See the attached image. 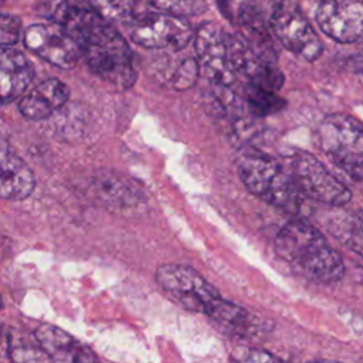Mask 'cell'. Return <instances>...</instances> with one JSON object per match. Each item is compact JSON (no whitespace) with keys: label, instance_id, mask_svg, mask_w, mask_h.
<instances>
[{"label":"cell","instance_id":"obj_1","mask_svg":"<svg viewBox=\"0 0 363 363\" xmlns=\"http://www.w3.org/2000/svg\"><path fill=\"white\" fill-rule=\"evenodd\" d=\"M57 23L72 35L85 62L102 81L121 91L135 84L132 51L109 20L92 9L64 6L58 11Z\"/></svg>","mask_w":363,"mask_h":363},{"label":"cell","instance_id":"obj_2","mask_svg":"<svg viewBox=\"0 0 363 363\" xmlns=\"http://www.w3.org/2000/svg\"><path fill=\"white\" fill-rule=\"evenodd\" d=\"M275 252L295 271L319 284H335L345 275L340 254L318 228L305 220L286 223L275 238Z\"/></svg>","mask_w":363,"mask_h":363},{"label":"cell","instance_id":"obj_3","mask_svg":"<svg viewBox=\"0 0 363 363\" xmlns=\"http://www.w3.org/2000/svg\"><path fill=\"white\" fill-rule=\"evenodd\" d=\"M238 176L244 186L264 201L288 213L302 207V193L291 172L274 157L262 153H247L237 162Z\"/></svg>","mask_w":363,"mask_h":363},{"label":"cell","instance_id":"obj_4","mask_svg":"<svg viewBox=\"0 0 363 363\" xmlns=\"http://www.w3.org/2000/svg\"><path fill=\"white\" fill-rule=\"evenodd\" d=\"M162 291L182 308L208 313L221 299L218 291L196 269L182 264H163L155 274Z\"/></svg>","mask_w":363,"mask_h":363},{"label":"cell","instance_id":"obj_5","mask_svg":"<svg viewBox=\"0 0 363 363\" xmlns=\"http://www.w3.org/2000/svg\"><path fill=\"white\" fill-rule=\"evenodd\" d=\"M269 28L279 43L306 61L320 57L323 45L302 11L288 0H278L269 17Z\"/></svg>","mask_w":363,"mask_h":363},{"label":"cell","instance_id":"obj_6","mask_svg":"<svg viewBox=\"0 0 363 363\" xmlns=\"http://www.w3.org/2000/svg\"><path fill=\"white\" fill-rule=\"evenodd\" d=\"M291 174L301 193L319 203L343 206L352 199L349 187L308 152H296L291 157Z\"/></svg>","mask_w":363,"mask_h":363},{"label":"cell","instance_id":"obj_7","mask_svg":"<svg viewBox=\"0 0 363 363\" xmlns=\"http://www.w3.org/2000/svg\"><path fill=\"white\" fill-rule=\"evenodd\" d=\"M133 43L145 48L180 51L194 38L191 26L182 17L169 13H147L133 17L128 24Z\"/></svg>","mask_w":363,"mask_h":363},{"label":"cell","instance_id":"obj_8","mask_svg":"<svg viewBox=\"0 0 363 363\" xmlns=\"http://www.w3.org/2000/svg\"><path fill=\"white\" fill-rule=\"evenodd\" d=\"M228 34L217 23H204L194 33V50L203 72L214 85L230 86L237 72L231 64Z\"/></svg>","mask_w":363,"mask_h":363},{"label":"cell","instance_id":"obj_9","mask_svg":"<svg viewBox=\"0 0 363 363\" xmlns=\"http://www.w3.org/2000/svg\"><path fill=\"white\" fill-rule=\"evenodd\" d=\"M24 44L35 55L62 69L75 67L81 55L75 40L60 23L30 26L24 31Z\"/></svg>","mask_w":363,"mask_h":363},{"label":"cell","instance_id":"obj_10","mask_svg":"<svg viewBox=\"0 0 363 363\" xmlns=\"http://www.w3.org/2000/svg\"><path fill=\"white\" fill-rule=\"evenodd\" d=\"M319 28L343 44L363 41V4L349 0H323L315 14Z\"/></svg>","mask_w":363,"mask_h":363},{"label":"cell","instance_id":"obj_11","mask_svg":"<svg viewBox=\"0 0 363 363\" xmlns=\"http://www.w3.org/2000/svg\"><path fill=\"white\" fill-rule=\"evenodd\" d=\"M322 150L336 162L363 153V122L345 113L326 116L318 128Z\"/></svg>","mask_w":363,"mask_h":363},{"label":"cell","instance_id":"obj_12","mask_svg":"<svg viewBox=\"0 0 363 363\" xmlns=\"http://www.w3.org/2000/svg\"><path fill=\"white\" fill-rule=\"evenodd\" d=\"M68 96L69 89L62 81L48 78L20 98L18 109L28 121H43L57 113L65 105Z\"/></svg>","mask_w":363,"mask_h":363},{"label":"cell","instance_id":"obj_13","mask_svg":"<svg viewBox=\"0 0 363 363\" xmlns=\"http://www.w3.org/2000/svg\"><path fill=\"white\" fill-rule=\"evenodd\" d=\"M34 77L28 58L11 47H3L0 54V91L1 102L10 104L21 98Z\"/></svg>","mask_w":363,"mask_h":363},{"label":"cell","instance_id":"obj_14","mask_svg":"<svg viewBox=\"0 0 363 363\" xmlns=\"http://www.w3.org/2000/svg\"><path fill=\"white\" fill-rule=\"evenodd\" d=\"M208 316L227 333L240 337L261 336L269 330V323L245 308L225 299H220Z\"/></svg>","mask_w":363,"mask_h":363},{"label":"cell","instance_id":"obj_15","mask_svg":"<svg viewBox=\"0 0 363 363\" xmlns=\"http://www.w3.org/2000/svg\"><path fill=\"white\" fill-rule=\"evenodd\" d=\"M34 336L37 343L45 352L51 360L55 362H94L96 356L92 350L74 339L65 330L52 326L41 325Z\"/></svg>","mask_w":363,"mask_h":363},{"label":"cell","instance_id":"obj_16","mask_svg":"<svg viewBox=\"0 0 363 363\" xmlns=\"http://www.w3.org/2000/svg\"><path fill=\"white\" fill-rule=\"evenodd\" d=\"M35 187V177L27 163L16 153L3 147L0 194L7 200H23Z\"/></svg>","mask_w":363,"mask_h":363},{"label":"cell","instance_id":"obj_17","mask_svg":"<svg viewBox=\"0 0 363 363\" xmlns=\"http://www.w3.org/2000/svg\"><path fill=\"white\" fill-rule=\"evenodd\" d=\"M159 75L174 89H189L200 74L199 61L191 57H169L164 55L157 64Z\"/></svg>","mask_w":363,"mask_h":363},{"label":"cell","instance_id":"obj_18","mask_svg":"<svg viewBox=\"0 0 363 363\" xmlns=\"http://www.w3.org/2000/svg\"><path fill=\"white\" fill-rule=\"evenodd\" d=\"M330 231L346 247L363 257V213L335 218Z\"/></svg>","mask_w":363,"mask_h":363},{"label":"cell","instance_id":"obj_19","mask_svg":"<svg viewBox=\"0 0 363 363\" xmlns=\"http://www.w3.org/2000/svg\"><path fill=\"white\" fill-rule=\"evenodd\" d=\"M244 98L250 106V111L259 116L271 115L285 108V101L278 96L274 89L255 84H248L244 92Z\"/></svg>","mask_w":363,"mask_h":363},{"label":"cell","instance_id":"obj_20","mask_svg":"<svg viewBox=\"0 0 363 363\" xmlns=\"http://www.w3.org/2000/svg\"><path fill=\"white\" fill-rule=\"evenodd\" d=\"M89 7L109 21L133 18L136 0H86Z\"/></svg>","mask_w":363,"mask_h":363},{"label":"cell","instance_id":"obj_21","mask_svg":"<svg viewBox=\"0 0 363 363\" xmlns=\"http://www.w3.org/2000/svg\"><path fill=\"white\" fill-rule=\"evenodd\" d=\"M160 11L174 16H197L207 11L206 0H146Z\"/></svg>","mask_w":363,"mask_h":363},{"label":"cell","instance_id":"obj_22","mask_svg":"<svg viewBox=\"0 0 363 363\" xmlns=\"http://www.w3.org/2000/svg\"><path fill=\"white\" fill-rule=\"evenodd\" d=\"M21 31V23L16 16L3 14L0 21V43L1 47H11L17 43Z\"/></svg>","mask_w":363,"mask_h":363},{"label":"cell","instance_id":"obj_23","mask_svg":"<svg viewBox=\"0 0 363 363\" xmlns=\"http://www.w3.org/2000/svg\"><path fill=\"white\" fill-rule=\"evenodd\" d=\"M336 166H339L343 172H346L350 177L363 180V153L350 156V157H343L336 162H333Z\"/></svg>","mask_w":363,"mask_h":363},{"label":"cell","instance_id":"obj_24","mask_svg":"<svg viewBox=\"0 0 363 363\" xmlns=\"http://www.w3.org/2000/svg\"><path fill=\"white\" fill-rule=\"evenodd\" d=\"M234 359L237 360H244V362H264V360H278V357L267 353L265 350H259V349H237L235 350V354H234Z\"/></svg>","mask_w":363,"mask_h":363},{"label":"cell","instance_id":"obj_25","mask_svg":"<svg viewBox=\"0 0 363 363\" xmlns=\"http://www.w3.org/2000/svg\"><path fill=\"white\" fill-rule=\"evenodd\" d=\"M35 353H38V352H35V350H33V349H18V350L14 352L13 359L17 360V362H31V360H44V359L51 360V359H50L48 356H45V354H38V356H37Z\"/></svg>","mask_w":363,"mask_h":363},{"label":"cell","instance_id":"obj_26","mask_svg":"<svg viewBox=\"0 0 363 363\" xmlns=\"http://www.w3.org/2000/svg\"><path fill=\"white\" fill-rule=\"evenodd\" d=\"M349 67L353 72L363 74V48L350 57Z\"/></svg>","mask_w":363,"mask_h":363}]
</instances>
